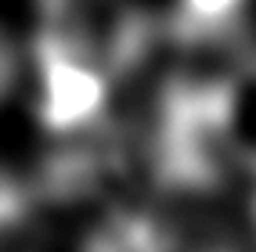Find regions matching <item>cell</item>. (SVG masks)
<instances>
[{"label":"cell","mask_w":256,"mask_h":252,"mask_svg":"<svg viewBox=\"0 0 256 252\" xmlns=\"http://www.w3.org/2000/svg\"><path fill=\"white\" fill-rule=\"evenodd\" d=\"M22 209H26V198H22V191L14 188V184H8L4 177H0V231H4L8 224H14L22 216Z\"/></svg>","instance_id":"obj_4"},{"label":"cell","mask_w":256,"mask_h":252,"mask_svg":"<svg viewBox=\"0 0 256 252\" xmlns=\"http://www.w3.org/2000/svg\"><path fill=\"white\" fill-rule=\"evenodd\" d=\"M11 79H14V58H11V43H8V36L0 32V97L8 94Z\"/></svg>","instance_id":"obj_5"},{"label":"cell","mask_w":256,"mask_h":252,"mask_svg":"<svg viewBox=\"0 0 256 252\" xmlns=\"http://www.w3.org/2000/svg\"><path fill=\"white\" fill-rule=\"evenodd\" d=\"M242 11H246V0H174L166 25L180 43L202 47V43L224 40L238 25Z\"/></svg>","instance_id":"obj_3"},{"label":"cell","mask_w":256,"mask_h":252,"mask_svg":"<svg viewBox=\"0 0 256 252\" xmlns=\"http://www.w3.org/2000/svg\"><path fill=\"white\" fill-rule=\"evenodd\" d=\"M40 36L94 65L101 76H126L152 47L156 22L138 0H40Z\"/></svg>","instance_id":"obj_1"},{"label":"cell","mask_w":256,"mask_h":252,"mask_svg":"<svg viewBox=\"0 0 256 252\" xmlns=\"http://www.w3.org/2000/svg\"><path fill=\"white\" fill-rule=\"evenodd\" d=\"M36 65H40V119L54 133L87 130L108 97V76L94 65L72 58L69 50L36 36Z\"/></svg>","instance_id":"obj_2"}]
</instances>
